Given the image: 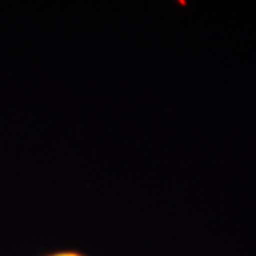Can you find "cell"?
I'll return each mask as SVG.
<instances>
[{"label":"cell","instance_id":"6da1fadb","mask_svg":"<svg viewBox=\"0 0 256 256\" xmlns=\"http://www.w3.org/2000/svg\"><path fill=\"white\" fill-rule=\"evenodd\" d=\"M46 256H88L86 254H82L78 250H58V252H53Z\"/></svg>","mask_w":256,"mask_h":256}]
</instances>
